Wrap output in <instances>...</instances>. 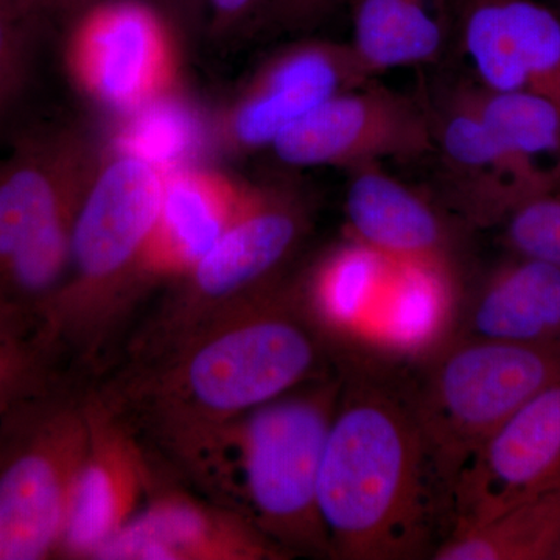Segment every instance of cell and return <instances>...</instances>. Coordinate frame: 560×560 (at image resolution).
Segmentation results:
<instances>
[{"label": "cell", "instance_id": "4fadbf2b", "mask_svg": "<svg viewBox=\"0 0 560 560\" xmlns=\"http://www.w3.org/2000/svg\"><path fill=\"white\" fill-rule=\"evenodd\" d=\"M290 555L241 512L178 488L151 485L98 560H279Z\"/></svg>", "mask_w": 560, "mask_h": 560}, {"label": "cell", "instance_id": "6da1fadb", "mask_svg": "<svg viewBox=\"0 0 560 560\" xmlns=\"http://www.w3.org/2000/svg\"><path fill=\"white\" fill-rule=\"evenodd\" d=\"M348 381L341 382L319 471L330 558H419L451 503L411 394L372 375Z\"/></svg>", "mask_w": 560, "mask_h": 560}, {"label": "cell", "instance_id": "ba28073f", "mask_svg": "<svg viewBox=\"0 0 560 560\" xmlns=\"http://www.w3.org/2000/svg\"><path fill=\"white\" fill-rule=\"evenodd\" d=\"M305 230L296 198L279 190L250 189L237 215L178 290L147 334L143 349L175 340L223 305L268 285Z\"/></svg>", "mask_w": 560, "mask_h": 560}, {"label": "cell", "instance_id": "4316f807", "mask_svg": "<svg viewBox=\"0 0 560 560\" xmlns=\"http://www.w3.org/2000/svg\"><path fill=\"white\" fill-rule=\"evenodd\" d=\"M271 0H208V25L213 39L226 40L248 27Z\"/></svg>", "mask_w": 560, "mask_h": 560}, {"label": "cell", "instance_id": "8992f818", "mask_svg": "<svg viewBox=\"0 0 560 560\" xmlns=\"http://www.w3.org/2000/svg\"><path fill=\"white\" fill-rule=\"evenodd\" d=\"M43 393L0 419V560L57 555L86 452V405Z\"/></svg>", "mask_w": 560, "mask_h": 560}, {"label": "cell", "instance_id": "3957f363", "mask_svg": "<svg viewBox=\"0 0 560 560\" xmlns=\"http://www.w3.org/2000/svg\"><path fill=\"white\" fill-rule=\"evenodd\" d=\"M323 381L260 405L172 452L220 504L241 512L290 556H330L318 486L342 381Z\"/></svg>", "mask_w": 560, "mask_h": 560}, {"label": "cell", "instance_id": "484cf974", "mask_svg": "<svg viewBox=\"0 0 560 560\" xmlns=\"http://www.w3.org/2000/svg\"><path fill=\"white\" fill-rule=\"evenodd\" d=\"M506 237L521 257L560 268V198L547 194L523 202L510 215Z\"/></svg>", "mask_w": 560, "mask_h": 560}, {"label": "cell", "instance_id": "1f68e13d", "mask_svg": "<svg viewBox=\"0 0 560 560\" xmlns=\"http://www.w3.org/2000/svg\"><path fill=\"white\" fill-rule=\"evenodd\" d=\"M559 341H560V337H559Z\"/></svg>", "mask_w": 560, "mask_h": 560}, {"label": "cell", "instance_id": "52a82bcc", "mask_svg": "<svg viewBox=\"0 0 560 560\" xmlns=\"http://www.w3.org/2000/svg\"><path fill=\"white\" fill-rule=\"evenodd\" d=\"M176 31L160 3L90 0L70 16V79L98 108L138 116L172 95L178 79Z\"/></svg>", "mask_w": 560, "mask_h": 560}, {"label": "cell", "instance_id": "30bf717a", "mask_svg": "<svg viewBox=\"0 0 560 560\" xmlns=\"http://www.w3.org/2000/svg\"><path fill=\"white\" fill-rule=\"evenodd\" d=\"M105 154L86 128L69 121L33 125L14 138L0 158V267L80 205Z\"/></svg>", "mask_w": 560, "mask_h": 560}, {"label": "cell", "instance_id": "9c48e42d", "mask_svg": "<svg viewBox=\"0 0 560 560\" xmlns=\"http://www.w3.org/2000/svg\"><path fill=\"white\" fill-rule=\"evenodd\" d=\"M558 488L560 378L518 408L460 469L452 489L451 534Z\"/></svg>", "mask_w": 560, "mask_h": 560}, {"label": "cell", "instance_id": "f546056e", "mask_svg": "<svg viewBox=\"0 0 560 560\" xmlns=\"http://www.w3.org/2000/svg\"><path fill=\"white\" fill-rule=\"evenodd\" d=\"M13 2L33 16L46 21L55 13L68 14L70 18L90 0H13Z\"/></svg>", "mask_w": 560, "mask_h": 560}, {"label": "cell", "instance_id": "cb8c5ba5", "mask_svg": "<svg viewBox=\"0 0 560 560\" xmlns=\"http://www.w3.org/2000/svg\"><path fill=\"white\" fill-rule=\"evenodd\" d=\"M28 326L0 308V419L43 388V360L49 353Z\"/></svg>", "mask_w": 560, "mask_h": 560}, {"label": "cell", "instance_id": "7a4b0ae2", "mask_svg": "<svg viewBox=\"0 0 560 560\" xmlns=\"http://www.w3.org/2000/svg\"><path fill=\"white\" fill-rule=\"evenodd\" d=\"M320 352L301 293L268 283L151 350L127 396L175 451L315 381Z\"/></svg>", "mask_w": 560, "mask_h": 560}, {"label": "cell", "instance_id": "5b68a950", "mask_svg": "<svg viewBox=\"0 0 560 560\" xmlns=\"http://www.w3.org/2000/svg\"><path fill=\"white\" fill-rule=\"evenodd\" d=\"M560 378V341H470L433 364L411 394L451 501L460 469L497 430Z\"/></svg>", "mask_w": 560, "mask_h": 560}, {"label": "cell", "instance_id": "2e32d148", "mask_svg": "<svg viewBox=\"0 0 560 560\" xmlns=\"http://www.w3.org/2000/svg\"><path fill=\"white\" fill-rule=\"evenodd\" d=\"M248 190L209 168L165 171L160 212L143 259L147 283L179 280L194 270L237 215Z\"/></svg>", "mask_w": 560, "mask_h": 560}, {"label": "cell", "instance_id": "d6986e66", "mask_svg": "<svg viewBox=\"0 0 560 560\" xmlns=\"http://www.w3.org/2000/svg\"><path fill=\"white\" fill-rule=\"evenodd\" d=\"M469 329L480 340L559 341L560 268L529 257L501 268L478 296Z\"/></svg>", "mask_w": 560, "mask_h": 560}, {"label": "cell", "instance_id": "ac0fdd59", "mask_svg": "<svg viewBox=\"0 0 560 560\" xmlns=\"http://www.w3.org/2000/svg\"><path fill=\"white\" fill-rule=\"evenodd\" d=\"M346 212L355 241L394 264L447 261L445 232L418 195L381 172L363 171L350 183Z\"/></svg>", "mask_w": 560, "mask_h": 560}, {"label": "cell", "instance_id": "5bb4252c", "mask_svg": "<svg viewBox=\"0 0 560 560\" xmlns=\"http://www.w3.org/2000/svg\"><path fill=\"white\" fill-rule=\"evenodd\" d=\"M293 167L360 164L383 156H415L430 147L425 117L390 92L346 91L302 117L272 143Z\"/></svg>", "mask_w": 560, "mask_h": 560}, {"label": "cell", "instance_id": "603a6c76", "mask_svg": "<svg viewBox=\"0 0 560 560\" xmlns=\"http://www.w3.org/2000/svg\"><path fill=\"white\" fill-rule=\"evenodd\" d=\"M560 544V488L541 493L492 521L453 533L436 560H552Z\"/></svg>", "mask_w": 560, "mask_h": 560}, {"label": "cell", "instance_id": "7402d4cb", "mask_svg": "<svg viewBox=\"0 0 560 560\" xmlns=\"http://www.w3.org/2000/svg\"><path fill=\"white\" fill-rule=\"evenodd\" d=\"M474 109L515 168L541 195L550 194L556 175L541 165L548 158L560 161L556 103L534 91H490Z\"/></svg>", "mask_w": 560, "mask_h": 560}, {"label": "cell", "instance_id": "83f0119b", "mask_svg": "<svg viewBox=\"0 0 560 560\" xmlns=\"http://www.w3.org/2000/svg\"><path fill=\"white\" fill-rule=\"evenodd\" d=\"M334 0H271L272 16L285 27L311 24L326 13Z\"/></svg>", "mask_w": 560, "mask_h": 560}, {"label": "cell", "instance_id": "8fae6325", "mask_svg": "<svg viewBox=\"0 0 560 560\" xmlns=\"http://www.w3.org/2000/svg\"><path fill=\"white\" fill-rule=\"evenodd\" d=\"M86 405L88 447L73 482L57 555L94 559L149 495V459L127 416L106 397Z\"/></svg>", "mask_w": 560, "mask_h": 560}, {"label": "cell", "instance_id": "e0dca14e", "mask_svg": "<svg viewBox=\"0 0 560 560\" xmlns=\"http://www.w3.org/2000/svg\"><path fill=\"white\" fill-rule=\"evenodd\" d=\"M455 289L447 261L394 264L386 289L357 341L396 359L436 350L451 329Z\"/></svg>", "mask_w": 560, "mask_h": 560}, {"label": "cell", "instance_id": "7c38bea8", "mask_svg": "<svg viewBox=\"0 0 560 560\" xmlns=\"http://www.w3.org/2000/svg\"><path fill=\"white\" fill-rule=\"evenodd\" d=\"M370 70L352 47L308 40L272 58L219 121V140L232 151L271 147L302 117L334 95L359 86Z\"/></svg>", "mask_w": 560, "mask_h": 560}, {"label": "cell", "instance_id": "d4e9b609", "mask_svg": "<svg viewBox=\"0 0 560 560\" xmlns=\"http://www.w3.org/2000/svg\"><path fill=\"white\" fill-rule=\"evenodd\" d=\"M43 22L13 0H0V121L9 116L27 88L33 39Z\"/></svg>", "mask_w": 560, "mask_h": 560}, {"label": "cell", "instance_id": "4dcf8cb0", "mask_svg": "<svg viewBox=\"0 0 560 560\" xmlns=\"http://www.w3.org/2000/svg\"><path fill=\"white\" fill-rule=\"evenodd\" d=\"M552 560H560V544L558 548H556L555 556H552Z\"/></svg>", "mask_w": 560, "mask_h": 560}, {"label": "cell", "instance_id": "ffe728a7", "mask_svg": "<svg viewBox=\"0 0 560 560\" xmlns=\"http://www.w3.org/2000/svg\"><path fill=\"white\" fill-rule=\"evenodd\" d=\"M394 261L360 242L341 246L313 271L305 308L316 324L342 338L359 337L386 289Z\"/></svg>", "mask_w": 560, "mask_h": 560}, {"label": "cell", "instance_id": "277c9868", "mask_svg": "<svg viewBox=\"0 0 560 560\" xmlns=\"http://www.w3.org/2000/svg\"><path fill=\"white\" fill-rule=\"evenodd\" d=\"M164 176L165 168L135 151L105 154L77 212L68 276L44 316L47 349L97 350L114 316L149 285L143 259Z\"/></svg>", "mask_w": 560, "mask_h": 560}, {"label": "cell", "instance_id": "f1b7e54d", "mask_svg": "<svg viewBox=\"0 0 560 560\" xmlns=\"http://www.w3.org/2000/svg\"><path fill=\"white\" fill-rule=\"evenodd\" d=\"M178 31H197L208 20V0H158Z\"/></svg>", "mask_w": 560, "mask_h": 560}, {"label": "cell", "instance_id": "44dd1931", "mask_svg": "<svg viewBox=\"0 0 560 560\" xmlns=\"http://www.w3.org/2000/svg\"><path fill=\"white\" fill-rule=\"evenodd\" d=\"M444 0H360L353 46L370 70L429 60L441 49Z\"/></svg>", "mask_w": 560, "mask_h": 560}, {"label": "cell", "instance_id": "9a60e30c", "mask_svg": "<svg viewBox=\"0 0 560 560\" xmlns=\"http://www.w3.org/2000/svg\"><path fill=\"white\" fill-rule=\"evenodd\" d=\"M464 43L490 91L545 94L560 77V16L534 0H475Z\"/></svg>", "mask_w": 560, "mask_h": 560}]
</instances>
